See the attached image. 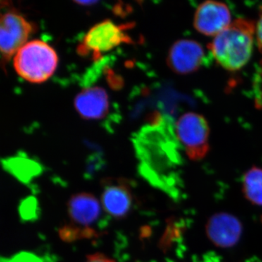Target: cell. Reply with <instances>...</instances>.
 Here are the masks:
<instances>
[{
	"mask_svg": "<svg viewBox=\"0 0 262 262\" xmlns=\"http://www.w3.org/2000/svg\"><path fill=\"white\" fill-rule=\"evenodd\" d=\"M176 122L168 115L158 114L136 134L134 144L146 175L162 176L182 163V145L176 132Z\"/></svg>",
	"mask_w": 262,
	"mask_h": 262,
	"instance_id": "6da1fadb",
	"label": "cell"
},
{
	"mask_svg": "<svg viewBox=\"0 0 262 262\" xmlns=\"http://www.w3.org/2000/svg\"><path fill=\"white\" fill-rule=\"evenodd\" d=\"M255 37L256 24L248 19L237 18L213 37L208 48L221 67L235 72L251 59Z\"/></svg>",
	"mask_w": 262,
	"mask_h": 262,
	"instance_id": "7a4b0ae2",
	"label": "cell"
},
{
	"mask_svg": "<svg viewBox=\"0 0 262 262\" xmlns=\"http://www.w3.org/2000/svg\"><path fill=\"white\" fill-rule=\"evenodd\" d=\"M58 57L51 46L42 40H33L20 48L14 57L15 72L32 83L47 81L56 71Z\"/></svg>",
	"mask_w": 262,
	"mask_h": 262,
	"instance_id": "3957f363",
	"label": "cell"
},
{
	"mask_svg": "<svg viewBox=\"0 0 262 262\" xmlns=\"http://www.w3.org/2000/svg\"><path fill=\"white\" fill-rule=\"evenodd\" d=\"M68 213L71 224L60 230L61 238L67 241L93 237V227L99 221L101 206L96 196L89 193H78L70 198Z\"/></svg>",
	"mask_w": 262,
	"mask_h": 262,
	"instance_id": "277c9868",
	"label": "cell"
},
{
	"mask_svg": "<svg viewBox=\"0 0 262 262\" xmlns=\"http://www.w3.org/2000/svg\"><path fill=\"white\" fill-rule=\"evenodd\" d=\"M132 24L117 25L111 20H105L94 25L77 47V53L81 56L90 57L94 61L102 58L103 54L124 44L133 42L127 33Z\"/></svg>",
	"mask_w": 262,
	"mask_h": 262,
	"instance_id": "5b68a950",
	"label": "cell"
},
{
	"mask_svg": "<svg viewBox=\"0 0 262 262\" xmlns=\"http://www.w3.org/2000/svg\"><path fill=\"white\" fill-rule=\"evenodd\" d=\"M177 138L189 159H204L210 149V127L204 117L195 113H187L176 122Z\"/></svg>",
	"mask_w": 262,
	"mask_h": 262,
	"instance_id": "8992f818",
	"label": "cell"
},
{
	"mask_svg": "<svg viewBox=\"0 0 262 262\" xmlns=\"http://www.w3.org/2000/svg\"><path fill=\"white\" fill-rule=\"evenodd\" d=\"M35 24L29 21L16 10H8L2 13L0 26V48L4 63L27 44L35 32Z\"/></svg>",
	"mask_w": 262,
	"mask_h": 262,
	"instance_id": "52a82bcc",
	"label": "cell"
},
{
	"mask_svg": "<svg viewBox=\"0 0 262 262\" xmlns=\"http://www.w3.org/2000/svg\"><path fill=\"white\" fill-rule=\"evenodd\" d=\"M204 48L192 39H184L174 42L169 50L167 63L169 68L178 75H188L204 65Z\"/></svg>",
	"mask_w": 262,
	"mask_h": 262,
	"instance_id": "ba28073f",
	"label": "cell"
},
{
	"mask_svg": "<svg viewBox=\"0 0 262 262\" xmlns=\"http://www.w3.org/2000/svg\"><path fill=\"white\" fill-rule=\"evenodd\" d=\"M244 226L235 215L226 212L212 215L206 225L208 239L216 247L229 248L238 244Z\"/></svg>",
	"mask_w": 262,
	"mask_h": 262,
	"instance_id": "9c48e42d",
	"label": "cell"
},
{
	"mask_svg": "<svg viewBox=\"0 0 262 262\" xmlns=\"http://www.w3.org/2000/svg\"><path fill=\"white\" fill-rule=\"evenodd\" d=\"M232 22L231 12L227 5L208 0L196 8L193 24L198 32L214 37Z\"/></svg>",
	"mask_w": 262,
	"mask_h": 262,
	"instance_id": "30bf717a",
	"label": "cell"
},
{
	"mask_svg": "<svg viewBox=\"0 0 262 262\" xmlns=\"http://www.w3.org/2000/svg\"><path fill=\"white\" fill-rule=\"evenodd\" d=\"M101 203L108 214L114 218H124L133 206L130 187L124 181H108L103 186Z\"/></svg>",
	"mask_w": 262,
	"mask_h": 262,
	"instance_id": "8fae6325",
	"label": "cell"
},
{
	"mask_svg": "<svg viewBox=\"0 0 262 262\" xmlns=\"http://www.w3.org/2000/svg\"><path fill=\"white\" fill-rule=\"evenodd\" d=\"M75 106L82 118L101 120L110 110L107 93L101 87H89L76 96Z\"/></svg>",
	"mask_w": 262,
	"mask_h": 262,
	"instance_id": "7c38bea8",
	"label": "cell"
},
{
	"mask_svg": "<svg viewBox=\"0 0 262 262\" xmlns=\"http://www.w3.org/2000/svg\"><path fill=\"white\" fill-rule=\"evenodd\" d=\"M242 189L245 198L251 204L262 206V168L254 166L246 172Z\"/></svg>",
	"mask_w": 262,
	"mask_h": 262,
	"instance_id": "4fadbf2b",
	"label": "cell"
},
{
	"mask_svg": "<svg viewBox=\"0 0 262 262\" xmlns=\"http://www.w3.org/2000/svg\"><path fill=\"white\" fill-rule=\"evenodd\" d=\"M260 72L256 79V101L258 106L262 108V61L260 66Z\"/></svg>",
	"mask_w": 262,
	"mask_h": 262,
	"instance_id": "5bb4252c",
	"label": "cell"
},
{
	"mask_svg": "<svg viewBox=\"0 0 262 262\" xmlns=\"http://www.w3.org/2000/svg\"><path fill=\"white\" fill-rule=\"evenodd\" d=\"M256 39L260 51L262 52V7L259 12V16L256 24Z\"/></svg>",
	"mask_w": 262,
	"mask_h": 262,
	"instance_id": "9a60e30c",
	"label": "cell"
},
{
	"mask_svg": "<svg viewBox=\"0 0 262 262\" xmlns=\"http://www.w3.org/2000/svg\"><path fill=\"white\" fill-rule=\"evenodd\" d=\"M84 262H115L112 258L107 257L102 253H95L88 256L87 259Z\"/></svg>",
	"mask_w": 262,
	"mask_h": 262,
	"instance_id": "2e32d148",
	"label": "cell"
}]
</instances>
